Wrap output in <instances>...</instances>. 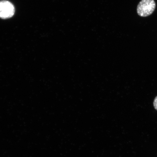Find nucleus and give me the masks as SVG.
Wrapping results in <instances>:
<instances>
[{"mask_svg": "<svg viewBox=\"0 0 157 157\" xmlns=\"http://www.w3.org/2000/svg\"><path fill=\"white\" fill-rule=\"evenodd\" d=\"M154 0H142L137 5V14L141 17H147L152 14L156 8Z\"/></svg>", "mask_w": 157, "mask_h": 157, "instance_id": "f257e3e1", "label": "nucleus"}, {"mask_svg": "<svg viewBox=\"0 0 157 157\" xmlns=\"http://www.w3.org/2000/svg\"><path fill=\"white\" fill-rule=\"evenodd\" d=\"M15 9L13 4L8 1H0V18L7 19L14 15Z\"/></svg>", "mask_w": 157, "mask_h": 157, "instance_id": "f03ea898", "label": "nucleus"}, {"mask_svg": "<svg viewBox=\"0 0 157 157\" xmlns=\"http://www.w3.org/2000/svg\"><path fill=\"white\" fill-rule=\"evenodd\" d=\"M153 105L155 109L157 111V96L155 98Z\"/></svg>", "mask_w": 157, "mask_h": 157, "instance_id": "7ed1b4c3", "label": "nucleus"}]
</instances>
